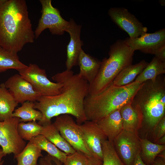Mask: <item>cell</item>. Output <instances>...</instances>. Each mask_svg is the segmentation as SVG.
Segmentation results:
<instances>
[{
  "label": "cell",
  "mask_w": 165,
  "mask_h": 165,
  "mask_svg": "<svg viewBox=\"0 0 165 165\" xmlns=\"http://www.w3.org/2000/svg\"><path fill=\"white\" fill-rule=\"evenodd\" d=\"M24 0H0V46L17 53L35 38Z\"/></svg>",
  "instance_id": "cell-2"
},
{
  "label": "cell",
  "mask_w": 165,
  "mask_h": 165,
  "mask_svg": "<svg viewBox=\"0 0 165 165\" xmlns=\"http://www.w3.org/2000/svg\"><path fill=\"white\" fill-rule=\"evenodd\" d=\"M102 165H125L118 156L113 141L108 139L101 143Z\"/></svg>",
  "instance_id": "cell-28"
},
{
  "label": "cell",
  "mask_w": 165,
  "mask_h": 165,
  "mask_svg": "<svg viewBox=\"0 0 165 165\" xmlns=\"http://www.w3.org/2000/svg\"><path fill=\"white\" fill-rule=\"evenodd\" d=\"M142 83L134 81L121 86L112 84L99 94L93 96L88 94L84 102L87 120L96 122L124 105L130 103Z\"/></svg>",
  "instance_id": "cell-3"
},
{
  "label": "cell",
  "mask_w": 165,
  "mask_h": 165,
  "mask_svg": "<svg viewBox=\"0 0 165 165\" xmlns=\"http://www.w3.org/2000/svg\"><path fill=\"white\" fill-rule=\"evenodd\" d=\"M42 151L35 145L29 141L23 150L14 157L17 161L16 165H38V159L43 157Z\"/></svg>",
  "instance_id": "cell-23"
},
{
  "label": "cell",
  "mask_w": 165,
  "mask_h": 165,
  "mask_svg": "<svg viewBox=\"0 0 165 165\" xmlns=\"http://www.w3.org/2000/svg\"><path fill=\"white\" fill-rule=\"evenodd\" d=\"M165 136L162 137L160 138L158 140H159V142L158 143V144L159 145H162L165 144Z\"/></svg>",
  "instance_id": "cell-38"
},
{
  "label": "cell",
  "mask_w": 165,
  "mask_h": 165,
  "mask_svg": "<svg viewBox=\"0 0 165 165\" xmlns=\"http://www.w3.org/2000/svg\"><path fill=\"white\" fill-rule=\"evenodd\" d=\"M4 83L6 87L18 104H22L27 101L35 102L42 96L19 74H16L10 77Z\"/></svg>",
  "instance_id": "cell-12"
},
{
  "label": "cell",
  "mask_w": 165,
  "mask_h": 165,
  "mask_svg": "<svg viewBox=\"0 0 165 165\" xmlns=\"http://www.w3.org/2000/svg\"><path fill=\"white\" fill-rule=\"evenodd\" d=\"M134 53L124 40H118L111 46L109 57L103 59L96 77L89 84L88 95L99 94L112 84L121 71L132 64Z\"/></svg>",
  "instance_id": "cell-5"
},
{
  "label": "cell",
  "mask_w": 165,
  "mask_h": 165,
  "mask_svg": "<svg viewBox=\"0 0 165 165\" xmlns=\"http://www.w3.org/2000/svg\"><path fill=\"white\" fill-rule=\"evenodd\" d=\"M102 160L97 156L92 155L89 157L87 165H102Z\"/></svg>",
  "instance_id": "cell-34"
},
{
  "label": "cell",
  "mask_w": 165,
  "mask_h": 165,
  "mask_svg": "<svg viewBox=\"0 0 165 165\" xmlns=\"http://www.w3.org/2000/svg\"><path fill=\"white\" fill-rule=\"evenodd\" d=\"M140 141L142 151L141 156L146 164H152L157 155L165 150L164 145L153 143L147 139L140 138Z\"/></svg>",
  "instance_id": "cell-27"
},
{
  "label": "cell",
  "mask_w": 165,
  "mask_h": 165,
  "mask_svg": "<svg viewBox=\"0 0 165 165\" xmlns=\"http://www.w3.org/2000/svg\"><path fill=\"white\" fill-rule=\"evenodd\" d=\"M18 103L15 100L4 83L0 85V122L12 118Z\"/></svg>",
  "instance_id": "cell-22"
},
{
  "label": "cell",
  "mask_w": 165,
  "mask_h": 165,
  "mask_svg": "<svg viewBox=\"0 0 165 165\" xmlns=\"http://www.w3.org/2000/svg\"><path fill=\"white\" fill-rule=\"evenodd\" d=\"M41 134L67 155L76 151L66 141L60 134L53 123L42 126Z\"/></svg>",
  "instance_id": "cell-20"
},
{
  "label": "cell",
  "mask_w": 165,
  "mask_h": 165,
  "mask_svg": "<svg viewBox=\"0 0 165 165\" xmlns=\"http://www.w3.org/2000/svg\"><path fill=\"white\" fill-rule=\"evenodd\" d=\"M155 57L161 61L165 62V45L158 49L155 53Z\"/></svg>",
  "instance_id": "cell-32"
},
{
  "label": "cell",
  "mask_w": 165,
  "mask_h": 165,
  "mask_svg": "<svg viewBox=\"0 0 165 165\" xmlns=\"http://www.w3.org/2000/svg\"><path fill=\"white\" fill-rule=\"evenodd\" d=\"M52 78L62 84V90L59 94L41 96L35 102L34 108L42 114L38 124L43 126L51 123L53 118L64 114L74 117L79 125L86 121L84 102L88 94L89 83L72 70L58 73Z\"/></svg>",
  "instance_id": "cell-1"
},
{
  "label": "cell",
  "mask_w": 165,
  "mask_h": 165,
  "mask_svg": "<svg viewBox=\"0 0 165 165\" xmlns=\"http://www.w3.org/2000/svg\"><path fill=\"white\" fill-rule=\"evenodd\" d=\"M133 51L154 54L160 48L165 45V29H160L153 33H145L134 38L129 37L124 40Z\"/></svg>",
  "instance_id": "cell-13"
},
{
  "label": "cell",
  "mask_w": 165,
  "mask_h": 165,
  "mask_svg": "<svg viewBox=\"0 0 165 165\" xmlns=\"http://www.w3.org/2000/svg\"><path fill=\"white\" fill-rule=\"evenodd\" d=\"M42 126L36 121H31L27 123L20 122L18 126V131L20 137L24 140L29 141L41 134Z\"/></svg>",
  "instance_id": "cell-29"
},
{
  "label": "cell",
  "mask_w": 165,
  "mask_h": 165,
  "mask_svg": "<svg viewBox=\"0 0 165 165\" xmlns=\"http://www.w3.org/2000/svg\"><path fill=\"white\" fill-rule=\"evenodd\" d=\"M27 67L20 61L17 53L7 50L0 46V73L10 69L18 71Z\"/></svg>",
  "instance_id": "cell-24"
},
{
  "label": "cell",
  "mask_w": 165,
  "mask_h": 165,
  "mask_svg": "<svg viewBox=\"0 0 165 165\" xmlns=\"http://www.w3.org/2000/svg\"><path fill=\"white\" fill-rule=\"evenodd\" d=\"M165 73V62L155 56L134 82L141 84L148 80L154 81L158 76Z\"/></svg>",
  "instance_id": "cell-21"
},
{
  "label": "cell",
  "mask_w": 165,
  "mask_h": 165,
  "mask_svg": "<svg viewBox=\"0 0 165 165\" xmlns=\"http://www.w3.org/2000/svg\"><path fill=\"white\" fill-rule=\"evenodd\" d=\"M155 134L156 140L165 136V117H163L155 127Z\"/></svg>",
  "instance_id": "cell-31"
},
{
  "label": "cell",
  "mask_w": 165,
  "mask_h": 165,
  "mask_svg": "<svg viewBox=\"0 0 165 165\" xmlns=\"http://www.w3.org/2000/svg\"><path fill=\"white\" fill-rule=\"evenodd\" d=\"M148 63L145 60H141L134 64H131L123 69L114 80L112 84L121 86L129 84L139 75Z\"/></svg>",
  "instance_id": "cell-19"
},
{
  "label": "cell",
  "mask_w": 165,
  "mask_h": 165,
  "mask_svg": "<svg viewBox=\"0 0 165 165\" xmlns=\"http://www.w3.org/2000/svg\"><path fill=\"white\" fill-rule=\"evenodd\" d=\"M70 26L67 31L70 39L67 48V58L66 61V70H71L72 67L78 65L79 56L83 43L80 38L81 26L78 25L71 19Z\"/></svg>",
  "instance_id": "cell-15"
},
{
  "label": "cell",
  "mask_w": 165,
  "mask_h": 165,
  "mask_svg": "<svg viewBox=\"0 0 165 165\" xmlns=\"http://www.w3.org/2000/svg\"><path fill=\"white\" fill-rule=\"evenodd\" d=\"M161 1H159L160 4L161 6H165V0H160Z\"/></svg>",
  "instance_id": "cell-40"
},
{
  "label": "cell",
  "mask_w": 165,
  "mask_h": 165,
  "mask_svg": "<svg viewBox=\"0 0 165 165\" xmlns=\"http://www.w3.org/2000/svg\"><path fill=\"white\" fill-rule=\"evenodd\" d=\"M6 155L3 152L2 149L1 148L0 149V161L2 160V158L4 156H6Z\"/></svg>",
  "instance_id": "cell-39"
},
{
  "label": "cell",
  "mask_w": 165,
  "mask_h": 165,
  "mask_svg": "<svg viewBox=\"0 0 165 165\" xmlns=\"http://www.w3.org/2000/svg\"><path fill=\"white\" fill-rule=\"evenodd\" d=\"M119 109L113 112L95 122L106 136L108 140L110 141H113L123 130Z\"/></svg>",
  "instance_id": "cell-16"
},
{
  "label": "cell",
  "mask_w": 165,
  "mask_h": 165,
  "mask_svg": "<svg viewBox=\"0 0 165 165\" xmlns=\"http://www.w3.org/2000/svg\"><path fill=\"white\" fill-rule=\"evenodd\" d=\"M39 165H48L44 157H41L39 160Z\"/></svg>",
  "instance_id": "cell-37"
},
{
  "label": "cell",
  "mask_w": 165,
  "mask_h": 165,
  "mask_svg": "<svg viewBox=\"0 0 165 165\" xmlns=\"http://www.w3.org/2000/svg\"><path fill=\"white\" fill-rule=\"evenodd\" d=\"M20 119L19 118L12 117L0 122V145L6 155L13 154L14 157L26 145V142L20 137L18 132Z\"/></svg>",
  "instance_id": "cell-8"
},
{
  "label": "cell",
  "mask_w": 165,
  "mask_h": 165,
  "mask_svg": "<svg viewBox=\"0 0 165 165\" xmlns=\"http://www.w3.org/2000/svg\"><path fill=\"white\" fill-rule=\"evenodd\" d=\"M123 129L137 132L143 122L142 114L130 103L126 104L119 109Z\"/></svg>",
  "instance_id": "cell-18"
},
{
  "label": "cell",
  "mask_w": 165,
  "mask_h": 165,
  "mask_svg": "<svg viewBox=\"0 0 165 165\" xmlns=\"http://www.w3.org/2000/svg\"><path fill=\"white\" fill-rule=\"evenodd\" d=\"M53 123L61 136L76 151L81 152L88 157L93 155L83 141L79 125L70 115L57 116Z\"/></svg>",
  "instance_id": "cell-9"
},
{
  "label": "cell",
  "mask_w": 165,
  "mask_h": 165,
  "mask_svg": "<svg viewBox=\"0 0 165 165\" xmlns=\"http://www.w3.org/2000/svg\"><path fill=\"white\" fill-rule=\"evenodd\" d=\"M22 104L20 107L14 110L12 117L19 118L20 122H24L39 121L42 119L41 112L34 108V102L27 101Z\"/></svg>",
  "instance_id": "cell-25"
},
{
  "label": "cell",
  "mask_w": 165,
  "mask_h": 165,
  "mask_svg": "<svg viewBox=\"0 0 165 165\" xmlns=\"http://www.w3.org/2000/svg\"><path fill=\"white\" fill-rule=\"evenodd\" d=\"M108 14L112 21L130 38L138 37L148 31L147 28L125 8H110Z\"/></svg>",
  "instance_id": "cell-11"
},
{
  "label": "cell",
  "mask_w": 165,
  "mask_h": 165,
  "mask_svg": "<svg viewBox=\"0 0 165 165\" xmlns=\"http://www.w3.org/2000/svg\"><path fill=\"white\" fill-rule=\"evenodd\" d=\"M18 71L42 96H55L61 92L62 84L51 81L47 77L46 70L35 64L30 63L26 68Z\"/></svg>",
  "instance_id": "cell-7"
},
{
  "label": "cell",
  "mask_w": 165,
  "mask_h": 165,
  "mask_svg": "<svg viewBox=\"0 0 165 165\" xmlns=\"http://www.w3.org/2000/svg\"><path fill=\"white\" fill-rule=\"evenodd\" d=\"M89 157L79 151L67 155L62 165H87Z\"/></svg>",
  "instance_id": "cell-30"
},
{
  "label": "cell",
  "mask_w": 165,
  "mask_h": 165,
  "mask_svg": "<svg viewBox=\"0 0 165 165\" xmlns=\"http://www.w3.org/2000/svg\"><path fill=\"white\" fill-rule=\"evenodd\" d=\"M29 141L35 145L42 151H46L48 155L58 159L62 163L64 162L67 155L42 135H39Z\"/></svg>",
  "instance_id": "cell-26"
},
{
  "label": "cell",
  "mask_w": 165,
  "mask_h": 165,
  "mask_svg": "<svg viewBox=\"0 0 165 165\" xmlns=\"http://www.w3.org/2000/svg\"><path fill=\"white\" fill-rule=\"evenodd\" d=\"M83 141L89 151L102 160V142L108 139L97 123L86 120L79 125Z\"/></svg>",
  "instance_id": "cell-14"
},
{
  "label": "cell",
  "mask_w": 165,
  "mask_h": 165,
  "mask_svg": "<svg viewBox=\"0 0 165 165\" xmlns=\"http://www.w3.org/2000/svg\"><path fill=\"white\" fill-rule=\"evenodd\" d=\"M4 162V161L3 160H1L0 161V165H3Z\"/></svg>",
  "instance_id": "cell-41"
},
{
  "label": "cell",
  "mask_w": 165,
  "mask_h": 165,
  "mask_svg": "<svg viewBox=\"0 0 165 165\" xmlns=\"http://www.w3.org/2000/svg\"><path fill=\"white\" fill-rule=\"evenodd\" d=\"M116 150L125 165H133L141 153L140 138L137 132L123 129L113 141Z\"/></svg>",
  "instance_id": "cell-10"
},
{
  "label": "cell",
  "mask_w": 165,
  "mask_h": 165,
  "mask_svg": "<svg viewBox=\"0 0 165 165\" xmlns=\"http://www.w3.org/2000/svg\"><path fill=\"white\" fill-rule=\"evenodd\" d=\"M133 165H147L142 160L140 155V153H138L137 155Z\"/></svg>",
  "instance_id": "cell-35"
},
{
  "label": "cell",
  "mask_w": 165,
  "mask_h": 165,
  "mask_svg": "<svg viewBox=\"0 0 165 165\" xmlns=\"http://www.w3.org/2000/svg\"><path fill=\"white\" fill-rule=\"evenodd\" d=\"M101 64V61L86 54L81 49L78 58V64L80 71L78 74L90 84L96 77Z\"/></svg>",
  "instance_id": "cell-17"
},
{
  "label": "cell",
  "mask_w": 165,
  "mask_h": 165,
  "mask_svg": "<svg viewBox=\"0 0 165 165\" xmlns=\"http://www.w3.org/2000/svg\"><path fill=\"white\" fill-rule=\"evenodd\" d=\"M152 164L153 165H165V161L164 160H155Z\"/></svg>",
  "instance_id": "cell-36"
},
{
  "label": "cell",
  "mask_w": 165,
  "mask_h": 165,
  "mask_svg": "<svg viewBox=\"0 0 165 165\" xmlns=\"http://www.w3.org/2000/svg\"><path fill=\"white\" fill-rule=\"evenodd\" d=\"M39 2L42 7V15L34 31L35 38L46 29L53 35H61L67 32L70 22L62 18L59 11L52 5L51 0H40Z\"/></svg>",
  "instance_id": "cell-6"
},
{
  "label": "cell",
  "mask_w": 165,
  "mask_h": 165,
  "mask_svg": "<svg viewBox=\"0 0 165 165\" xmlns=\"http://www.w3.org/2000/svg\"><path fill=\"white\" fill-rule=\"evenodd\" d=\"M131 104L140 111L143 122L155 127L165 116V77L160 75L155 81L148 80L143 83Z\"/></svg>",
  "instance_id": "cell-4"
},
{
  "label": "cell",
  "mask_w": 165,
  "mask_h": 165,
  "mask_svg": "<svg viewBox=\"0 0 165 165\" xmlns=\"http://www.w3.org/2000/svg\"><path fill=\"white\" fill-rule=\"evenodd\" d=\"M44 158L48 165H62V163L58 159L48 154Z\"/></svg>",
  "instance_id": "cell-33"
}]
</instances>
